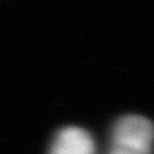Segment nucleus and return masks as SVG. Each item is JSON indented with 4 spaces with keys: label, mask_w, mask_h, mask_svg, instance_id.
Instances as JSON below:
<instances>
[{
    "label": "nucleus",
    "mask_w": 154,
    "mask_h": 154,
    "mask_svg": "<svg viewBox=\"0 0 154 154\" xmlns=\"http://www.w3.org/2000/svg\"><path fill=\"white\" fill-rule=\"evenodd\" d=\"M49 154H96L93 136L86 130L68 126L54 136Z\"/></svg>",
    "instance_id": "2"
},
{
    "label": "nucleus",
    "mask_w": 154,
    "mask_h": 154,
    "mask_svg": "<svg viewBox=\"0 0 154 154\" xmlns=\"http://www.w3.org/2000/svg\"><path fill=\"white\" fill-rule=\"evenodd\" d=\"M153 144V122L140 114H127L114 125L108 154H152Z\"/></svg>",
    "instance_id": "1"
}]
</instances>
